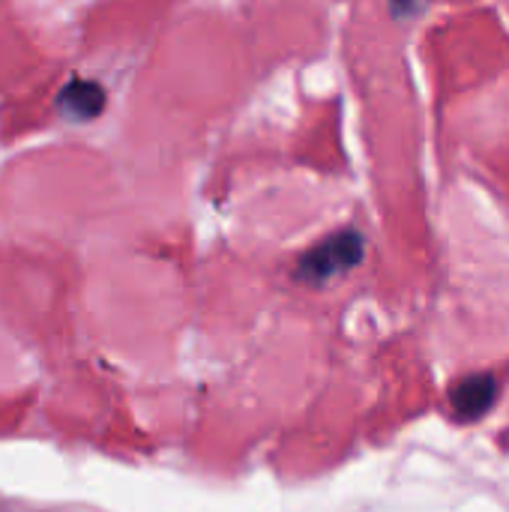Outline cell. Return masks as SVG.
I'll use <instances>...</instances> for the list:
<instances>
[{"instance_id": "3957f363", "label": "cell", "mask_w": 509, "mask_h": 512, "mask_svg": "<svg viewBox=\"0 0 509 512\" xmlns=\"http://www.w3.org/2000/svg\"><path fill=\"white\" fill-rule=\"evenodd\" d=\"M57 105L66 117L72 120H93L102 114L105 108V90L96 84V81H87V78H75L69 81L60 96H57Z\"/></svg>"}, {"instance_id": "7a4b0ae2", "label": "cell", "mask_w": 509, "mask_h": 512, "mask_svg": "<svg viewBox=\"0 0 509 512\" xmlns=\"http://www.w3.org/2000/svg\"><path fill=\"white\" fill-rule=\"evenodd\" d=\"M495 396H498V384L492 375H471L453 387V408L462 420H477L492 408Z\"/></svg>"}, {"instance_id": "6da1fadb", "label": "cell", "mask_w": 509, "mask_h": 512, "mask_svg": "<svg viewBox=\"0 0 509 512\" xmlns=\"http://www.w3.org/2000/svg\"><path fill=\"white\" fill-rule=\"evenodd\" d=\"M360 258H363V237L357 231H342V234L327 237L309 255H303L297 276L306 282H327L351 270L354 264H360Z\"/></svg>"}]
</instances>
